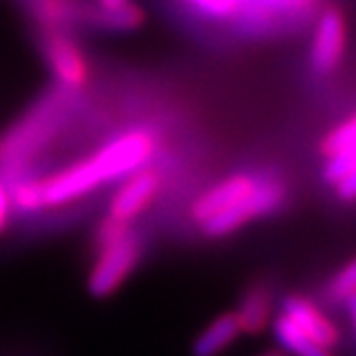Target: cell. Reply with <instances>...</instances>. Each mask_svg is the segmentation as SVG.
<instances>
[{"instance_id": "1", "label": "cell", "mask_w": 356, "mask_h": 356, "mask_svg": "<svg viewBox=\"0 0 356 356\" xmlns=\"http://www.w3.org/2000/svg\"><path fill=\"white\" fill-rule=\"evenodd\" d=\"M286 202V187L266 172H236L200 193L189 209L193 223L209 238H223L243 225L268 217Z\"/></svg>"}, {"instance_id": "2", "label": "cell", "mask_w": 356, "mask_h": 356, "mask_svg": "<svg viewBox=\"0 0 356 356\" xmlns=\"http://www.w3.org/2000/svg\"><path fill=\"white\" fill-rule=\"evenodd\" d=\"M195 24L225 29L238 37L264 39L302 26L322 0H172Z\"/></svg>"}, {"instance_id": "3", "label": "cell", "mask_w": 356, "mask_h": 356, "mask_svg": "<svg viewBox=\"0 0 356 356\" xmlns=\"http://www.w3.org/2000/svg\"><path fill=\"white\" fill-rule=\"evenodd\" d=\"M78 95L56 86L0 136V176L5 181L33 172L39 155L60 136L63 127L78 110Z\"/></svg>"}, {"instance_id": "4", "label": "cell", "mask_w": 356, "mask_h": 356, "mask_svg": "<svg viewBox=\"0 0 356 356\" xmlns=\"http://www.w3.org/2000/svg\"><path fill=\"white\" fill-rule=\"evenodd\" d=\"M161 138L150 127H131L114 134L108 142L82 157L97 189L118 185L127 176L146 168L159 152Z\"/></svg>"}, {"instance_id": "5", "label": "cell", "mask_w": 356, "mask_h": 356, "mask_svg": "<svg viewBox=\"0 0 356 356\" xmlns=\"http://www.w3.org/2000/svg\"><path fill=\"white\" fill-rule=\"evenodd\" d=\"M146 243L140 232L129 230L124 236L95 245V260L90 264L86 288L95 298H108L116 294L144 258Z\"/></svg>"}, {"instance_id": "6", "label": "cell", "mask_w": 356, "mask_h": 356, "mask_svg": "<svg viewBox=\"0 0 356 356\" xmlns=\"http://www.w3.org/2000/svg\"><path fill=\"white\" fill-rule=\"evenodd\" d=\"M41 54L56 86L82 92L90 80V63L69 31H41Z\"/></svg>"}, {"instance_id": "7", "label": "cell", "mask_w": 356, "mask_h": 356, "mask_svg": "<svg viewBox=\"0 0 356 356\" xmlns=\"http://www.w3.org/2000/svg\"><path fill=\"white\" fill-rule=\"evenodd\" d=\"M161 187H163V174L155 165H146L116 185V191L110 197L106 215L134 223L157 200Z\"/></svg>"}, {"instance_id": "8", "label": "cell", "mask_w": 356, "mask_h": 356, "mask_svg": "<svg viewBox=\"0 0 356 356\" xmlns=\"http://www.w3.org/2000/svg\"><path fill=\"white\" fill-rule=\"evenodd\" d=\"M346 19L337 9H324L314 29L312 39V67L318 73H330L339 67L346 54Z\"/></svg>"}, {"instance_id": "9", "label": "cell", "mask_w": 356, "mask_h": 356, "mask_svg": "<svg viewBox=\"0 0 356 356\" xmlns=\"http://www.w3.org/2000/svg\"><path fill=\"white\" fill-rule=\"evenodd\" d=\"M282 314L305 330L314 341L324 348H333L339 341V330L316 305L302 296H288L282 305Z\"/></svg>"}, {"instance_id": "10", "label": "cell", "mask_w": 356, "mask_h": 356, "mask_svg": "<svg viewBox=\"0 0 356 356\" xmlns=\"http://www.w3.org/2000/svg\"><path fill=\"white\" fill-rule=\"evenodd\" d=\"M29 15L39 24L41 31H73L86 22L88 7L80 0H24Z\"/></svg>"}, {"instance_id": "11", "label": "cell", "mask_w": 356, "mask_h": 356, "mask_svg": "<svg viewBox=\"0 0 356 356\" xmlns=\"http://www.w3.org/2000/svg\"><path fill=\"white\" fill-rule=\"evenodd\" d=\"M144 19H146L144 9L138 3H134V0H122V3L116 5H95L88 7L86 11V24L114 35L138 31L144 24Z\"/></svg>"}, {"instance_id": "12", "label": "cell", "mask_w": 356, "mask_h": 356, "mask_svg": "<svg viewBox=\"0 0 356 356\" xmlns=\"http://www.w3.org/2000/svg\"><path fill=\"white\" fill-rule=\"evenodd\" d=\"M241 333L243 330L236 320V314L234 312L221 314L202 328V333L195 337L191 346V354L193 356H219L238 339Z\"/></svg>"}, {"instance_id": "13", "label": "cell", "mask_w": 356, "mask_h": 356, "mask_svg": "<svg viewBox=\"0 0 356 356\" xmlns=\"http://www.w3.org/2000/svg\"><path fill=\"white\" fill-rule=\"evenodd\" d=\"M236 320L241 324L243 333L249 335H258L266 328V324L270 322L273 316V294L264 284H256L251 286L241 302H238V309L234 312Z\"/></svg>"}, {"instance_id": "14", "label": "cell", "mask_w": 356, "mask_h": 356, "mask_svg": "<svg viewBox=\"0 0 356 356\" xmlns=\"http://www.w3.org/2000/svg\"><path fill=\"white\" fill-rule=\"evenodd\" d=\"M273 335L279 348L288 356H333L330 354V348H324L318 341H314L305 330H300L284 314H279L273 320Z\"/></svg>"}, {"instance_id": "15", "label": "cell", "mask_w": 356, "mask_h": 356, "mask_svg": "<svg viewBox=\"0 0 356 356\" xmlns=\"http://www.w3.org/2000/svg\"><path fill=\"white\" fill-rule=\"evenodd\" d=\"M328 159L324 163V181L328 185H337L343 176H348L354 168H356V144L337 148V150H330L326 152Z\"/></svg>"}, {"instance_id": "16", "label": "cell", "mask_w": 356, "mask_h": 356, "mask_svg": "<svg viewBox=\"0 0 356 356\" xmlns=\"http://www.w3.org/2000/svg\"><path fill=\"white\" fill-rule=\"evenodd\" d=\"M330 294L337 300H346L356 294V258H352L333 279L330 284Z\"/></svg>"}, {"instance_id": "17", "label": "cell", "mask_w": 356, "mask_h": 356, "mask_svg": "<svg viewBox=\"0 0 356 356\" xmlns=\"http://www.w3.org/2000/svg\"><path fill=\"white\" fill-rule=\"evenodd\" d=\"M350 144H356V114L352 118H348L346 122H341L337 129H333L326 136L324 150L330 152V150H337V148H343Z\"/></svg>"}, {"instance_id": "18", "label": "cell", "mask_w": 356, "mask_h": 356, "mask_svg": "<svg viewBox=\"0 0 356 356\" xmlns=\"http://www.w3.org/2000/svg\"><path fill=\"white\" fill-rule=\"evenodd\" d=\"M13 219V207H11V195L5 178L0 176V234H5Z\"/></svg>"}, {"instance_id": "19", "label": "cell", "mask_w": 356, "mask_h": 356, "mask_svg": "<svg viewBox=\"0 0 356 356\" xmlns=\"http://www.w3.org/2000/svg\"><path fill=\"white\" fill-rule=\"evenodd\" d=\"M335 187H337V193L341 200H346V202L356 200V168L348 176H343Z\"/></svg>"}, {"instance_id": "20", "label": "cell", "mask_w": 356, "mask_h": 356, "mask_svg": "<svg viewBox=\"0 0 356 356\" xmlns=\"http://www.w3.org/2000/svg\"><path fill=\"white\" fill-rule=\"evenodd\" d=\"M343 302H346V307H348V316H350V322H352L354 333H356V294L350 296V298H346Z\"/></svg>"}, {"instance_id": "21", "label": "cell", "mask_w": 356, "mask_h": 356, "mask_svg": "<svg viewBox=\"0 0 356 356\" xmlns=\"http://www.w3.org/2000/svg\"><path fill=\"white\" fill-rule=\"evenodd\" d=\"M258 356H288L284 350H277V348H273V350H266V352H260Z\"/></svg>"}, {"instance_id": "22", "label": "cell", "mask_w": 356, "mask_h": 356, "mask_svg": "<svg viewBox=\"0 0 356 356\" xmlns=\"http://www.w3.org/2000/svg\"><path fill=\"white\" fill-rule=\"evenodd\" d=\"M122 3V0H95V5H116Z\"/></svg>"}]
</instances>
